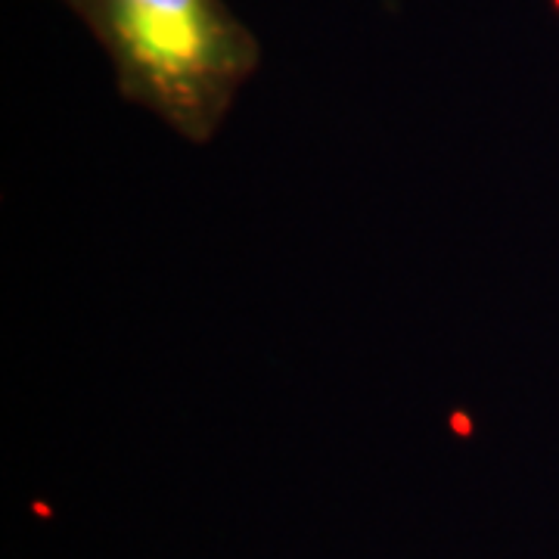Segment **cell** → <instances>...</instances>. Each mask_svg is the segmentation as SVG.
<instances>
[{
	"mask_svg": "<svg viewBox=\"0 0 559 559\" xmlns=\"http://www.w3.org/2000/svg\"><path fill=\"white\" fill-rule=\"evenodd\" d=\"M97 38L119 94L209 143L259 72L255 32L227 0H62Z\"/></svg>",
	"mask_w": 559,
	"mask_h": 559,
	"instance_id": "obj_1",
	"label": "cell"
}]
</instances>
